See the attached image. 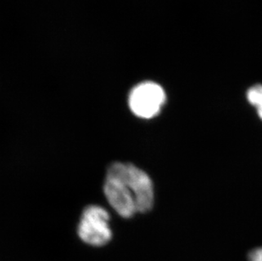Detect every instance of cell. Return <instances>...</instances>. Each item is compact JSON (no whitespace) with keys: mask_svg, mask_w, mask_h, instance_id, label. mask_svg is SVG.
Instances as JSON below:
<instances>
[{"mask_svg":"<svg viewBox=\"0 0 262 261\" xmlns=\"http://www.w3.org/2000/svg\"><path fill=\"white\" fill-rule=\"evenodd\" d=\"M108 170L116 173L128 186L135 198L138 212L145 213L152 209L154 187L147 173L128 163H113Z\"/></svg>","mask_w":262,"mask_h":261,"instance_id":"obj_1","label":"cell"},{"mask_svg":"<svg viewBox=\"0 0 262 261\" xmlns=\"http://www.w3.org/2000/svg\"><path fill=\"white\" fill-rule=\"evenodd\" d=\"M109 222V214L104 208L89 206L82 213L78 226L80 238L92 246L105 245L112 237Z\"/></svg>","mask_w":262,"mask_h":261,"instance_id":"obj_2","label":"cell"},{"mask_svg":"<svg viewBox=\"0 0 262 261\" xmlns=\"http://www.w3.org/2000/svg\"><path fill=\"white\" fill-rule=\"evenodd\" d=\"M166 99L162 86L153 81H145L132 90L129 107L132 112L140 118H153L161 112Z\"/></svg>","mask_w":262,"mask_h":261,"instance_id":"obj_3","label":"cell"},{"mask_svg":"<svg viewBox=\"0 0 262 261\" xmlns=\"http://www.w3.org/2000/svg\"><path fill=\"white\" fill-rule=\"evenodd\" d=\"M104 191L110 205L121 216L130 218L138 212L134 193L126 183L112 170H107Z\"/></svg>","mask_w":262,"mask_h":261,"instance_id":"obj_4","label":"cell"},{"mask_svg":"<svg viewBox=\"0 0 262 261\" xmlns=\"http://www.w3.org/2000/svg\"><path fill=\"white\" fill-rule=\"evenodd\" d=\"M247 99L251 105L256 108L258 115L262 120V85L256 84L251 86L247 92Z\"/></svg>","mask_w":262,"mask_h":261,"instance_id":"obj_5","label":"cell"},{"mask_svg":"<svg viewBox=\"0 0 262 261\" xmlns=\"http://www.w3.org/2000/svg\"><path fill=\"white\" fill-rule=\"evenodd\" d=\"M250 261H262V248L255 249L250 253Z\"/></svg>","mask_w":262,"mask_h":261,"instance_id":"obj_6","label":"cell"}]
</instances>
